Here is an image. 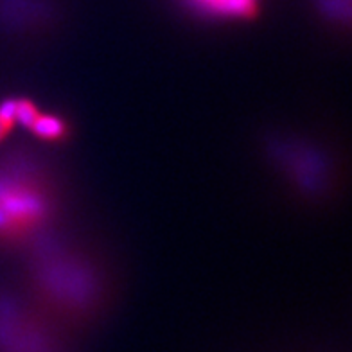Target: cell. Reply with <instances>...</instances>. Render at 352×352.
<instances>
[{
	"label": "cell",
	"mask_w": 352,
	"mask_h": 352,
	"mask_svg": "<svg viewBox=\"0 0 352 352\" xmlns=\"http://www.w3.org/2000/svg\"><path fill=\"white\" fill-rule=\"evenodd\" d=\"M51 192L36 173L22 164L0 167V241L33 236L51 214Z\"/></svg>",
	"instance_id": "1"
},
{
	"label": "cell",
	"mask_w": 352,
	"mask_h": 352,
	"mask_svg": "<svg viewBox=\"0 0 352 352\" xmlns=\"http://www.w3.org/2000/svg\"><path fill=\"white\" fill-rule=\"evenodd\" d=\"M196 8L216 16H252L257 10V0H190Z\"/></svg>",
	"instance_id": "2"
}]
</instances>
